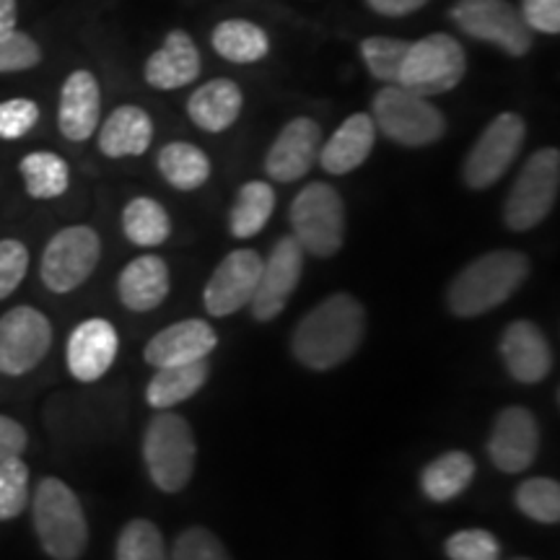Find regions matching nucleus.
Listing matches in <instances>:
<instances>
[{
	"label": "nucleus",
	"instance_id": "f257e3e1",
	"mask_svg": "<svg viewBox=\"0 0 560 560\" xmlns=\"http://www.w3.org/2000/svg\"><path fill=\"white\" fill-rule=\"evenodd\" d=\"M363 332H366L363 306L350 293H332L299 322L291 350L306 369L330 371L359 350Z\"/></svg>",
	"mask_w": 560,
	"mask_h": 560
},
{
	"label": "nucleus",
	"instance_id": "f03ea898",
	"mask_svg": "<svg viewBox=\"0 0 560 560\" xmlns=\"http://www.w3.org/2000/svg\"><path fill=\"white\" fill-rule=\"evenodd\" d=\"M527 278L529 260L522 252H488L454 278L450 285V310L457 317H480L514 296Z\"/></svg>",
	"mask_w": 560,
	"mask_h": 560
},
{
	"label": "nucleus",
	"instance_id": "7ed1b4c3",
	"mask_svg": "<svg viewBox=\"0 0 560 560\" xmlns=\"http://www.w3.org/2000/svg\"><path fill=\"white\" fill-rule=\"evenodd\" d=\"M34 529L52 560H79L89 545V524L79 495L58 478H45L32 503Z\"/></svg>",
	"mask_w": 560,
	"mask_h": 560
},
{
	"label": "nucleus",
	"instance_id": "20e7f679",
	"mask_svg": "<svg viewBox=\"0 0 560 560\" xmlns=\"http://www.w3.org/2000/svg\"><path fill=\"white\" fill-rule=\"evenodd\" d=\"M198 446L190 423L174 412H159L143 436V459L153 486L164 493H179L195 472Z\"/></svg>",
	"mask_w": 560,
	"mask_h": 560
},
{
	"label": "nucleus",
	"instance_id": "39448f33",
	"mask_svg": "<svg viewBox=\"0 0 560 560\" xmlns=\"http://www.w3.org/2000/svg\"><path fill=\"white\" fill-rule=\"evenodd\" d=\"M291 226L296 242L314 257H332L346 242V206L338 190L312 182L291 202Z\"/></svg>",
	"mask_w": 560,
	"mask_h": 560
},
{
	"label": "nucleus",
	"instance_id": "423d86ee",
	"mask_svg": "<svg viewBox=\"0 0 560 560\" xmlns=\"http://www.w3.org/2000/svg\"><path fill=\"white\" fill-rule=\"evenodd\" d=\"M371 120L389 140L408 145V149L436 143L446 130L444 115L425 96L412 94L397 83H387L374 96V117Z\"/></svg>",
	"mask_w": 560,
	"mask_h": 560
},
{
	"label": "nucleus",
	"instance_id": "0eeeda50",
	"mask_svg": "<svg viewBox=\"0 0 560 560\" xmlns=\"http://www.w3.org/2000/svg\"><path fill=\"white\" fill-rule=\"evenodd\" d=\"M467 58L462 45L450 34H431L418 42H410L405 52L397 86L412 91L420 96H436L457 89L465 79Z\"/></svg>",
	"mask_w": 560,
	"mask_h": 560
},
{
	"label": "nucleus",
	"instance_id": "6e6552de",
	"mask_svg": "<svg viewBox=\"0 0 560 560\" xmlns=\"http://www.w3.org/2000/svg\"><path fill=\"white\" fill-rule=\"evenodd\" d=\"M560 190V153L542 149L532 153L524 170L511 187L503 221L514 231H529L548 219Z\"/></svg>",
	"mask_w": 560,
	"mask_h": 560
},
{
	"label": "nucleus",
	"instance_id": "1a4fd4ad",
	"mask_svg": "<svg viewBox=\"0 0 560 560\" xmlns=\"http://www.w3.org/2000/svg\"><path fill=\"white\" fill-rule=\"evenodd\" d=\"M102 257V242L91 226H68L47 242L42 255V283L52 293H70L89 280Z\"/></svg>",
	"mask_w": 560,
	"mask_h": 560
},
{
	"label": "nucleus",
	"instance_id": "9d476101",
	"mask_svg": "<svg viewBox=\"0 0 560 560\" xmlns=\"http://www.w3.org/2000/svg\"><path fill=\"white\" fill-rule=\"evenodd\" d=\"M452 19L467 37L501 47L514 58L532 50V30L509 0H457Z\"/></svg>",
	"mask_w": 560,
	"mask_h": 560
},
{
	"label": "nucleus",
	"instance_id": "9b49d317",
	"mask_svg": "<svg viewBox=\"0 0 560 560\" xmlns=\"http://www.w3.org/2000/svg\"><path fill=\"white\" fill-rule=\"evenodd\" d=\"M524 138H527V125L520 115L503 112V115L495 117L482 130L478 143L472 145L470 156L465 159L462 177H465L467 187L486 190V187L495 185L509 172V166L514 164V159L520 156Z\"/></svg>",
	"mask_w": 560,
	"mask_h": 560
},
{
	"label": "nucleus",
	"instance_id": "f8f14e48",
	"mask_svg": "<svg viewBox=\"0 0 560 560\" xmlns=\"http://www.w3.org/2000/svg\"><path fill=\"white\" fill-rule=\"evenodd\" d=\"M52 346V325L34 306H16L0 317V374L24 376Z\"/></svg>",
	"mask_w": 560,
	"mask_h": 560
},
{
	"label": "nucleus",
	"instance_id": "ddd939ff",
	"mask_svg": "<svg viewBox=\"0 0 560 560\" xmlns=\"http://www.w3.org/2000/svg\"><path fill=\"white\" fill-rule=\"evenodd\" d=\"M301 272H304V247L296 242V236H283L268 260H262L260 280H257V291L252 296V317L257 322L276 319L289 304L291 293L296 291Z\"/></svg>",
	"mask_w": 560,
	"mask_h": 560
},
{
	"label": "nucleus",
	"instance_id": "4468645a",
	"mask_svg": "<svg viewBox=\"0 0 560 560\" xmlns=\"http://www.w3.org/2000/svg\"><path fill=\"white\" fill-rule=\"evenodd\" d=\"M540 452V425L527 408L511 405L495 418L488 439L490 462L506 475H520L535 465Z\"/></svg>",
	"mask_w": 560,
	"mask_h": 560
},
{
	"label": "nucleus",
	"instance_id": "2eb2a0df",
	"mask_svg": "<svg viewBox=\"0 0 560 560\" xmlns=\"http://www.w3.org/2000/svg\"><path fill=\"white\" fill-rule=\"evenodd\" d=\"M262 257L255 249H236L223 257V262L213 270L202 301L206 310L213 317H231L247 306L257 291V280H260Z\"/></svg>",
	"mask_w": 560,
	"mask_h": 560
},
{
	"label": "nucleus",
	"instance_id": "dca6fc26",
	"mask_svg": "<svg viewBox=\"0 0 560 560\" xmlns=\"http://www.w3.org/2000/svg\"><path fill=\"white\" fill-rule=\"evenodd\" d=\"M120 350V335L107 319H86L68 338V371L79 382H96L112 369Z\"/></svg>",
	"mask_w": 560,
	"mask_h": 560
},
{
	"label": "nucleus",
	"instance_id": "f3484780",
	"mask_svg": "<svg viewBox=\"0 0 560 560\" xmlns=\"http://www.w3.org/2000/svg\"><path fill=\"white\" fill-rule=\"evenodd\" d=\"M322 130L312 117H296L280 130L265 159V172L276 182H296L310 174L319 156Z\"/></svg>",
	"mask_w": 560,
	"mask_h": 560
},
{
	"label": "nucleus",
	"instance_id": "a211bd4d",
	"mask_svg": "<svg viewBox=\"0 0 560 560\" xmlns=\"http://www.w3.org/2000/svg\"><path fill=\"white\" fill-rule=\"evenodd\" d=\"M215 346H219V335L206 319H182L153 335L143 350V359L153 369L179 366V363L208 359Z\"/></svg>",
	"mask_w": 560,
	"mask_h": 560
},
{
	"label": "nucleus",
	"instance_id": "6ab92c4d",
	"mask_svg": "<svg viewBox=\"0 0 560 560\" xmlns=\"http://www.w3.org/2000/svg\"><path fill=\"white\" fill-rule=\"evenodd\" d=\"M501 359L509 374L522 384H540L552 369L550 342L529 319H516L503 330Z\"/></svg>",
	"mask_w": 560,
	"mask_h": 560
},
{
	"label": "nucleus",
	"instance_id": "aec40b11",
	"mask_svg": "<svg viewBox=\"0 0 560 560\" xmlns=\"http://www.w3.org/2000/svg\"><path fill=\"white\" fill-rule=\"evenodd\" d=\"M102 112V94L100 81L89 70H75L68 75L60 91V112L58 122L60 132L73 143H83L94 136L96 125H100Z\"/></svg>",
	"mask_w": 560,
	"mask_h": 560
},
{
	"label": "nucleus",
	"instance_id": "412c9836",
	"mask_svg": "<svg viewBox=\"0 0 560 560\" xmlns=\"http://www.w3.org/2000/svg\"><path fill=\"white\" fill-rule=\"evenodd\" d=\"M200 52L187 32L174 30L166 34L161 50H156L145 62V83L153 89L172 91L198 81Z\"/></svg>",
	"mask_w": 560,
	"mask_h": 560
},
{
	"label": "nucleus",
	"instance_id": "4be33fe9",
	"mask_svg": "<svg viewBox=\"0 0 560 560\" xmlns=\"http://www.w3.org/2000/svg\"><path fill=\"white\" fill-rule=\"evenodd\" d=\"M170 285L172 278L166 262L156 255H143L120 272L117 293H120L125 310L143 314L164 304V299L170 296Z\"/></svg>",
	"mask_w": 560,
	"mask_h": 560
},
{
	"label": "nucleus",
	"instance_id": "5701e85b",
	"mask_svg": "<svg viewBox=\"0 0 560 560\" xmlns=\"http://www.w3.org/2000/svg\"><path fill=\"white\" fill-rule=\"evenodd\" d=\"M374 143H376V125L369 115L359 112V115H350L348 120L332 132V138L322 145L317 159L325 172L348 174L359 170L363 161L369 159Z\"/></svg>",
	"mask_w": 560,
	"mask_h": 560
},
{
	"label": "nucleus",
	"instance_id": "b1692460",
	"mask_svg": "<svg viewBox=\"0 0 560 560\" xmlns=\"http://www.w3.org/2000/svg\"><path fill=\"white\" fill-rule=\"evenodd\" d=\"M242 89L231 79H213L195 91L187 102L190 120L206 132H223L240 120L242 115Z\"/></svg>",
	"mask_w": 560,
	"mask_h": 560
},
{
	"label": "nucleus",
	"instance_id": "393cba45",
	"mask_svg": "<svg viewBox=\"0 0 560 560\" xmlns=\"http://www.w3.org/2000/svg\"><path fill=\"white\" fill-rule=\"evenodd\" d=\"M153 138V122L149 112L125 104L107 117L100 130V149L109 159L143 156Z\"/></svg>",
	"mask_w": 560,
	"mask_h": 560
},
{
	"label": "nucleus",
	"instance_id": "a878e982",
	"mask_svg": "<svg viewBox=\"0 0 560 560\" xmlns=\"http://www.w3.org/2000/svg\"><path fill=\"white\" fill-rule=\"evenodd\" d=\"M208 376L210 366L206 359L156 369L149 387H145V400H149L153 410H170L174 405L187 402L192 395H198L206 387Z\"/></svg>",
	"mask_w": 560,
	"mask_h": 560
},
{
	"label": "nucleus",
	"instance_id": "bb28decb",
	"mask_svg": "<svg viewBox=\"0 0 560 560\" xmlns=\"http://www.w3.org/2000/svg\"><path fill=\"white\" fill-rule=\"evenodd\" d=\"M475 478V459L467 452L441 454L420 472V490L433 503H446L465 493Z\"/></svg>",
	"mask_w": 560,
	"mask_h": 560
},
{
	"label": "nucleus",
	"instance_id": "cd10ccee",
	"mask_svg": "<svg viewBox=\"0 0 560 560\" xmlns=\"http://www.w3.org/2000/svg\"><path fill=\"white\" fill-rule=\"evenodd\" d=\"M210 42H213V50L219 52L223 60L240 62V66L260 62L270 50V39L265 30L244 19L221 21L213 30Z\"/></svg>",
	"mask_w": 560,
	"mask_h": 560
},
{
	"label": "nucleus",
	"instance_id": "c85d7f7f",
	"mask_svg": "<svg viewBox=\"0 0 560 560\" xmlns=\"http://www.w3.org/2000/svg\"><path fill=\"white\" fill-rule=\"evenodd\" d=\"M159 172L177 190H198L210 177V159L192 143H166L159 153Z\"/></svg>",
	"mask_w": 560,
	"mask_h": 560
},
{
	"label": "nucleus",
	"instance_id": "c756f323",
	"mask_svg": "<svg viewBox=\"0 0 560 560\" xmlns=\"http://www.w3.org/2000/svg\"><path fill=\"white\" fill-rule=\"evenodd\" d=\"M272 210H276V190L268 182H247L236 195V206L231 210V234L236 240H249L268 226Z\"/></svg>",
	"mask_w": 560,
	"mask_h": 560
},
{
	"label": "nucleus",
	"instance_id": "7c9ffc66",
	"mask_svg": "<svg viewBox=\"0 0 560 560\" xmlns=\"http://www.w3.org/2000/svg\"><path fill=\"white\" fill-rule=\"evenodd\" d=\"M125 236L138 247H159L170 240L172 221L166 208L153 198H136L122 210Z\"/></svg>",
	"mask_w": 560,
	"mask_h": 560
},
{
	"label": "nucleus",
	"instance_id": "2f4dec72",
	"mask_svg": "<svg viewBox=\"0 0 560 560\" xmlns=\"http://www.w3.org/2000/svg\"><path fill=\"white\" fill-rule=\"evenodd\" d=\"M21 174H24L26 192L37 200L60 198L70 185L68 164L52 151H34L21 159Z\"/></svg>",
	"mask_w": 560,
	"mask_h": 560
},
{
	"label": "nucleus",
	"instance_id": "473e14b6",
	"mask_svg": "<svg viewBox=\"0 0 560 560\" xmlns=\"http://www.w3.org/2000/svg\"><path fill=\"white\" fill-rule=\"evenodd\" d=\"M117 560H170V550L156 524L132 520L117 537Z\"/></svg>",
	"mask_w": 560,
	"mask_h": 560
},
{
	"label": "nucleus",
	"instance_id": "72a5a7b5",
	"mask_svg": "<svg viewBox=\"0 0 560 560\" xmlns=\"http://www.w3.org/2000/svg\"><path fill=\"white\" fill-rule=\"evenodd\" d=\"M516 506L524 516L540 524H558L560 520V486L550 478H529L516 488Z\"/></svg>",
	"mask_w": 560,
	"mask_h": 560
},
{
	"label": "nucleus",
	"instance_id": "f704fd0d",
	"mask_svg": "<svg viewBox=\"0 0 560 560\" xmlns=\"http://www.w3.org/2000/svg\"><path fill=\"white\" fill-rule=\"evenodd\" d=\"M410 42L392 37H369L361 42V58L369 73L384 83H397Z\"/></svg>",
	"mask_w": 560,
	"mask_h": 560
},
{
	"label": "nucleus",
	"instance_id": "c9c22d12",
	"mask_svg": "<svg viewBox=\"0 0 560 560\" xmlns=\"http://www.w3.org/2000/svg\"><path fill=\"white\" fill-rule=\"evenodd\" d=\"M30 503V467L21 457L0 462V522L16 520Z\"/></svg>",
	"mask_w": 560,
	"mask_h": 560
},
{
	"label": "nucleus",
	"instance_id": "e433bc0d",
	"mask_svg": "<svg viewBox=\"0 0 560 560\" xmlns=\"http://www.w3.org/2000/svg\"><path fill=\"white\" fill-rule=\"evenodd\" d=\"M452 560H501V542L486 529H462L444 545Z\"/></svg>",
	"mask_w": 560,
	"mask_h": 560
},
{
	"label": "nucleus",
	"instance_id": "4c0bfd02",
	"mask_svg": "<svg viewBox=\"0 0 560 560\" xmlns=\"http://www.w3.org/2000/svg\"><path fill=\"white\" fill-rule=\"evenodd\" d=\"M170 560H231V556L213 532L206 527H190L177 537Z\"/></svg>",
	"mask_w": 560,
	"mask_h": 560
},
{
	"label": "nucleus",
	"instance_id": "58836bf2",
	"mask_svg": "<svg viewBox=\"0 0 560 560\" xmlns=\"http://www.w3.org/2000/svg\"><path fill=\"white\" fill-rule=\"evenodd\" d=\"M42 60V52L30 34L11 32L0 37V73H16L30 70Z\"/></svg>",
	"mask_w": 560,
	"mask_h": 560
},
{
	"label": "nucleus",
	"instance_id": "ea45409f",
	"mask_svg": "<svg viewBox=\"0 0 560 560\" xmlns=\"http://www.w3.org/2000/svg\"><path fill=\"white\" fill-rule=\"evenodd\" d=\"M30 270V249L19 240L0 242V301L11 296Z\"/></svg>",
	"mask_w": 560,
	"mask_h": 560
},
{
	"label": "nucleus",
	"instance_id": "a19ab883",
	"mask_svg": "<svg viewBox=\"0 0 560 560\" xmlns=\"http://www.w3.org/2000/svg\"><path fill=\"white\" fill-rule=\"evenodd\" d=\"M39 120V107L32 100L0 102V138L19 140Z\"/></svg>",
	"mask_w": 560,
	"mask_h": 560
},
{
	"label": "nucleus",
	"instance_id": "79ce46f5",
	"mask_svg": "<svg viewBox=\"0 0 560 560\" xmlns=\"http://www.w3.org/2000/svg\"><path fill=\"white\" fill-rule=\"evenodd\" d=\"M522 19L529 30L542 34H558L560 0H522Z\"/></svg>",
	"mask_w": 560,
	"mask_h": 560
},
{
	"label": "nucleus",
	"instance_id": "37998d69",
	"mask_svg": "<svg viewBox=\"0 0 560 560\" xmlns=\"http://www.w3.org/2000/svg\"><path fill=\"white\" fill-rule=\"evenodd\" d=\"M30 444V436H26V429L9 416H0V462L21 457Z\"/></svg>",
	"mask_w": 560,
	"mask_h": 560
},
{
	"label": "nucleus",
	"instance_id": "c03bdc74",
	"mask_svg": "<svg viewBox=\"0 0 560 560\" xmlns=\"http://www.w3.org/2000/svg\"><path fill=\"white\" fill-rule=\"evenodd\" d=\"M429 0H369V5L382 16H408V13L423 9Z\"/></svg>",
	"mask_w": 560,
	"mask_h": 560
},
{
	"label": "nucleus",
	"instance_id": "a18cd8bd",
	"mask_svg": "<svg viewBox=\"0 0 560 560\" xmlns=\"http://www.w3.org/2000/svg\"><path fill=\"white\" fill-rule=\"evenodd\" d=\"M16 32V0H0V37Z\"/></svg>",
	"mask_w": 560,
	"mask_h": 560
},
{
	"label": "nucleus",
	"instance_id": "49530a36",
	"mask_svg": "<svg viewBox=\"0 0 560 560\" xmlns=\"http://www.w3.org/2000/svg\"><path fill=\"white\" fill-rule=\"evenodd\" d=\"M514 560H529V558H514Z\"/></svg>",
	"mask_w": 560,
	"mask_h": 560
}]
</instances>
